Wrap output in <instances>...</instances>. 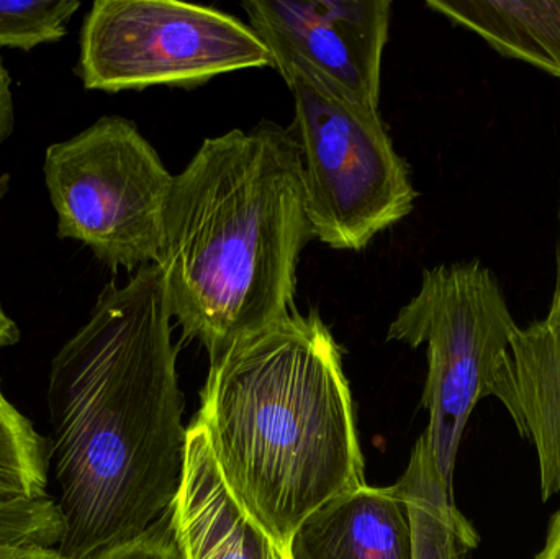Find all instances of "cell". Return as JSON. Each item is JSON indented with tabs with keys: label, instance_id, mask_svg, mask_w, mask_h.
Wrapping results in <instances>:
<instances>
[{
	"label": "cell",
	"instance_id": "cell-1",
	"mask_svg": "<svg viewBox=\"0 0 560 559\" xmlns=\"http://www.w3.org/2000/svg\"><path fill=\"white\" fill-rule=\"evenodd\" d=\"M170 299L160 266L105 286L49 368L48 465L66 559L147 535L173 512L187 432Z\"/></svg>",
	"mask_w": 560,
	"mask_h": 559
},
{
	"label": "cell",
	"instance_id": "cell-2",
	"mask_svg": "<svg viewBox=\"0 0 560 559\" xmlns=\"http://www.w3.org/2000/svg\"><path fill=\"white\" fill-rule=\"evenodd\" d=\"M310 238L292 131L262 120L207 138L174 176L156 263L184 337L215 363L295 311Z\"/></svg>",
	"mask_w": 560,
	"mask_h": 559
},
{
	"label": "cell",
	"instance_id": "cell-3",
	"mask_svg": "<svg viewBox=\"0 0 560 559\" xmlns=\"http://www.w3.org/2000/svg\"><path fill=\"white\" fill-rule=\"evenodd\" d=\"M196 420L236 501L285 550L310 515L368 486L341 348L315 311L210 363Z\"/></svg>",
	"mask_w": 560,
	"mask_h": 559
},
{
	"label": "cell",
	"instance_id": "cell-4",
	"mask_svg": "<svg viewBox=\"0 0 560 559\" xmlns=\"http://www.w3.org/2000/svg\"><path fill=\"white\" fill-rule=\"evenodd\" d=\"M293 95L310 232L361 252L413 212L418 193L378 110L349 101L302 69L280 72Z\"/></svg>",
	"mask_w": 560,
	"mask_h": 559
},
{
	"label": "cell",
	"instance_id": "cell-5",
	"mask_svg": "<svg viewBox=\"0 0 560 559\" xmlns=\"http://www.w3.org/2000/svg\"><path fill=\"white\" fill-rule=\"evenodd\" d=\"M516 328L499 279L477 259L424 269L420 291L388 327V341L428 347L423 435L451 494L464 430L479 400L492 396Z\"/></svg>",
	"mask_w": 560,
	"mask_h": 559
},
{
	"label": "cell",
	"instance_id": "cell-6",
	"mask_svg": "<svg viewBox=\"0 0 560 559\" xmlns=\"http://www.w3.org/2000/svg\"><path fill=\"white\" fill-rule=\"evenodd\" d=\"M43 174L59 238L114 271L156 265L174 176L133 121L107 115L49 144Z\"/></svg>",
	"mask_w": 560,
	"mask_h": 559
},
{
	"label": "cell",
	"instance_id": "cell-7",
	"mask_svg": "<svg viewBox=\"0 0 560 559\" xmlns=\"http://www.w3.org/2000/svg\"><path fill=\"white\" fill-rule=\"evenodd\" d=\"M275 68L252 26L213 7L173 0H95L75 75L88 91L197 88L217 75Z\"/></svg>",
	"mask_w": 560,
	"mask_h": 559
},
{
	"label": "cell",
	"instance_id": "cell-8",
	"mask_svg": "<svg viewBox=\"0 0 560 559\" xmlns=\"http://www.w3.org/2000/svg\"><path fill=\"white\" fill-rule=\"evenodd\" d=\"M242 5L279 74L302 69L349 101L378 110L390 0H248Z\"/></svg>",
	"mask_w": 560,
	"mask_h": 559
},
{
	"label": "cell",
	"instance_id": "cell-9",
	"mask_svg": "<svg viewBox=\"0 0 560 559\" xmlns=\"http://www.w3.org/2000/svg\"><path fill=\"white\" fill-rule=\"evenodd\" d=\"M520 436L536 449L542 501L560 494V292L548 315L518 327L493 384Z\"/></svg>",
	"mask_w": 560,
	"mask_h": 559
},
{
	"label": "cell",
	"instance_id": "cell-10",
	"mask_svg": "<svg viewBox=\"0 0 560 559\" xmlns=\"http://www.w3.org/2000/svg\"><path fill=\"white\" fill-rule=\"evenodd\" d=\"M173 525L184 559H289L223 481L197 420L187 432L183 486Z\"/></svg>",
	"mask_w": 560,
	"mask_h": 559
},
{
	"label": "cell",
	"instance_id": "cell-11",
	"mask_svg": "<svg viewBox=\"0 0 560 559\" xmlns=\"http://www.w3.org/2000/svg\"><path fill=\"white\" fill-rule=\"evenodd\" d=\"M289 559H413L407 505L394 486L355 489L310 515L287 545Z\"/></svg>",
	"mask_w": 560,
	"mask_h": 559
},
{
	"label": "cell",
	"instance_id": "cell-12",
	"mask_svg": "<svg viewBox=\"0 0 560 559\" xmlns=\"http://www.w3.org/2000/svg\"><path fill=\"white\" fill-rule=\"evenodd\" d=\"M427 7L500 55L560 79V0H428Z\"/></svg>",
	"mask_w": 560,
	"mask_h": 559
},
{
	"label": "cell",
	"instance_id": "cell-13",
	"mask_svg": "<svg viewBox=\"0 0 560 559\" xmlns=\"http://www.w3.org/2000/svg\"><path fill=\"white\" fill-rule=\"evenodd\" d=\"M394 488L407 505L413 559H467L479 545L476 528L444 488L424 435L418 439L407 471Z\"/></svg>",
	"mask_w": 560,
	"mask_h": 559
},
{
	"label": "cell",
	"instance_id": "cell-14",
	"mask_svg": "<svg viewBox=\"0 0 560 559\" xmlns=\"http://www.w3.org/2000/svg\"><path fill=\"white\" fill-rule=\"evenodd\" d=\"M45 496H49L45 440L0 387V498Z\"/></svg>",
	"mask_w": 560,
	"mask_h": 559
},
{
	"label": "cell",
	"instance_id": "cell-15",
	"mask_svg": "<svg viewBox=\"0 0 560 559\" xmlns=\"http://www.w3.org/2000/svg\"><path fill=\"white\" fill-rule=\"evenodd\" d=\"M79 9L78 0H0V48L32 51L61 42Z\"/></svg>",
	"mask_w": 560,
	"mask_h": 559
},
{
	"label": "cell",
	"instance_id": "cell-16",
	"mask_svg": "<svg viewBox=\"0 0 560 559\" xmlns=\"http://www.w3.org/2000/svg\"><path fill=\"white\" fill-rule=\"evenodd\" d=\"M89 559H184L174 532L173 512L138 540L102 551Z\"/></svg>",
	"mask_w": 560,
	"mask_h": 559
},
{
	"label": "cell",
	"instance_id": "cell-17",
	"mask_svg": "<svg viewBox=\"0 0 560 559\" xmlns=\"http://www.w3.org/2000/svg\"><path fill=\"white\" fill-rule=\"evenodd\" d=\"M15 128V101H13L12 75L7 71L0 56V143L12 137Z\"/></svg>",
	"mask_w": 560,
	"mask_h": 559
},
{
	"label": "cell",
	"instance_id": "cell-18",
	"mask_svg": "<svg viewBox=\"0 0 560 559\" xmlns=\"http://www.w3.org/2000/svg\"><path fill=\"white\" fill-rule=\"evenodd\" d=\"M0 559H66L58 548L38 545H0Z\"/></svg>",
	"mask_w": 560,
	"mask_h": 559
},
{
	"label": "cell",
	"instance_id": "cell-19",
	"mask_svg": "<svg viewBox=\"0 0 560 559\" xmlns=\"http://www.w3.org/2000/svg\"><path fill=\"white\" fill-rule=\"evenodd\" d=\"M535 559H560V509L552 515L546 534L545 547Z\"/></svg>",
	"mask_w": 560,
	"mask_h": 559
},
{
	"label": "cell",
	"instance_id": "cell-20",
	"mask_svg": "<svg viewBox=\"0 0 560 559\" xmlns=\"http://www.w3.org/2000/svg\"><path fill=\"white\" fill-rule=\"evenodd\" d=\"M20 341V328L0 305V350L13 347Z\"/></svg>",
	"mask_w": 560,
	"mask_h": 559
},
{
	"label": "cell",
	"instance_id": "cell-21",
	"mask_svg": "<svg viewBox=\"0 0 560 559\" xmlns=\"http://www.w3.org/2000/svg\"><path fill=\"white\" fill-rule=\"evenodd\" d=\"M560 292V233L558 243V253H556V291L555 294Z\"/></svg>",
	"mask_w": 560,
	"mask_h": 559
},
{
	"label": "cell",
	"instance_id": "cell-22",
	"mask_svg": "<svg viewBox=\"0 0 560 559\" xmlns=\"http://www.w3.org/2000/svg\"><path fill=\"white\" fill-rule=\"evenodd\" d=\"M10 186V174H3V176H0V200H2V197L5 196L7 190H9Z\"/></svg>",
	"mask_w": 560,
	"mask_h": 559
}]
</instances>
